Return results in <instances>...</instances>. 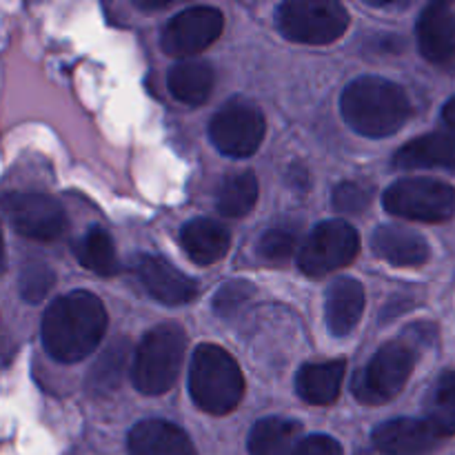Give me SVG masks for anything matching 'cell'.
<instances>
[{
	"instance_id": "6da1fadb",
	"label": "cell",
	"mask_w": 455,
	"mask_h": 455,
	"mask_svg": "<svg viewBox=\"0 0 455 455\" xmlns=\"http://www.w3.org/2000/svg\"><path fill=\"white\" fill-rule=\"evenodd\" d=\"M107 331V311L89 291H71L52 302L43 318V345L58 363L87 358Z\"/></svg>"
},
{
	"instance_id": "7a4b0ae2",
	"label": "cell",
	"mask_w": 455,
	"mask_h": 455,
	"mask_svg": "<svg viewBox=\"0 0 455 455\" xmlns=\"http://www.w3.org/2000/svg\"><path fill=\"white\" fill-rule=\"evenodd\" d=\"M342 116L360 136L387 138L398 132L411 114V105L400 84L378 76L354 80L342 92Z\"/></svg>"
},
{
	"instance_id": "3957f363",
	"label": "cell",
	"mask_w": 455,
	"mask_h": 455,
	"mask_svg": "<svg viewBox=\"0 0 455 455\" xmlns=\"http://www.w3.org/2000/svg\"><path fill=\"white\" fill-rule=\"evenodd\" d=\"M189 391L203 411L225 416L243 400V371L222 347L200 345L191 360Z\"/></svg>"
},
{
	"instance_id": "277c9868",
	"label": "cell",
	"mask_w": 455,
	"mask_h": 455,
	"mask_svg": "<svg viewBox=\"0 0 455 455\" xmlns=\"http://www.w3.org/2000/svg\"><path fill=\"white\" fill-rule=\"evenodd\" d=\"M187 338L176 324H160L142 338L132 367L133 385L140 394H167L180 373Z\"/></svg>"
},
{
	"instance_id": "5b68a950",
	"label": "cell",
	"mask_w": 455,
	"mask_h": 455,
	"mask_svg": "<svg viewBox=\"0 0 455 455\" xmlns=\"http://www.w3.org/2000/svg\"><path fill=\"white\" fill-rule=\"evenodd\" d=\"M275 20L293 43L329 44L347 31L349 13L340 0H283Z\"/></svg>"
},
{
	"instance_id": "8992f818",
	"label": "cell",
	"mask_w": 455,
	"mask_h": 455,
	"mask_svg": "<svg viewBox=\"0 0 455 455\" xmlns=\"http://www.w3.org/2000/svg\"><path fill=\"white\" fill-rule=\"evenodd\" d=\"M385 209L407 220L443 222L455 213V189L431 178H404L385 191Z\"/></svg>"
},
{
	"instance_id": "52a82bcc",
	"label": "cell",
	"mask_w": 455,
	"mask_h": 455,
	"mask_svg": "<svg viewBox=\"0 0 455 455\" xmlns=\"http://www.w3.org/2000/svg\"><path fill=\"white\" fill-rule=\"evenodd\" d=\"M358 231L345 220H327L320 222L311 231L309 238L302 243L298 262L307 275L320 278V275H327L349 265L358 256Z\"/></svg>"
},
{
	"instance_id": "ba28073f",
	"label": "cell",
	"mask_w": 455,
	"mask_h": 455,
	"mask_svg": "<svg viewBox=\"0 0 455 455\" xmlns=\"http://www.w3.org/2000/svg\"><path fill=\"white\" fill-rule=\"evenodd\" d=\"M413 371V351L404 342L380 347L355 382V395L364 404H382L400 394Z\"/></svg>"
},
{
	"instance_id": "9c48e42d",
	"label": "cell",
	"mask_w": 455,
	"mask_h": 455,
	"mask_svg": "<svg viewBox=\"0 0 455 455\" xmlns=\"http://www.w3.org/2000/svg\"><path fill=\"white\" fill-rule=\"evenodd\" d=\"M265 116L251 102H227L212 118L209 136L218 151L231 158H247L265 138Z\"/></svg>"
},
{
	"instance_id": "30bf717a",
	"label": "cell",
	"mask_w": 455,
	"mask_h": 455,
	"mask_svg": "<svg viewBox=\"0 0 455 455\" xmlns=\"http://www.w3.org/2000/svg\"><path fill=\"white\" fill-rule=\"evenodd\" d=\"M0 207L13 229L25 238L49 243L65 231V212L44 194H7L0 198Z\"/></svg>"
},
{
	"instance_id": "8fae6325",
	"label": "cell",
	"mask_w": 455,
	"mask_h": 455,
	"mask_svg": "<svg viewBox=\"0 0 455 455\" xmlns=\"http://www.w3.org/2000/svg\"><path fill=\"white\" fill-rule=\"evenodd\" d=\"M225 18L213 7H191L167 22L163 31L164 53L173 58H191L218 40Z\"/></svg>"
},
{
	"instance_id": "7c38bea8",
	"label": "cell",
	"mask_w": 455,
	"mask_h": 455,
	"mask_svg": "<svg viewBox=\"0 0 455 455\" xmlns=\"http://www.w3.org/2000/svg\"><path fill=\"white\" fill-rule=\"evenodd\" d=\"M133 271L140 278L142 287L151 293L158 302L169 307L187 305L198 293V284L169 265L167 260L156 256H138L133 260Z\"/></svg>"
},
{
	"instance_id": "4fadbf2b",
	"label": "cell",
	"mask_w": 455,
	"mask_h": 455,
	"mask_svg": "<svg viewBox=\"0 0 455 455\" xmlns=\"http://www.w3.org/2000/svg\"><path fill=\"white\" fill-rule=\"evenodd\" d=\"M418 44L422 56L435 65L455 60V12L447 0H431L420 13Z\"/></svg>"
},
{
	"instance_id": "5bb4252c",
	"label": "cell",
	"mask_w": 455,
	"mask_h": 455,
	"mask_svg": "<svg viewBox=\"0 0 455 455\" xmlns=\"http://www.w3.org/2000/svg\"><path fill=\"white\" fill-rule=\"evenodd\" d=\"M440 435L427 420L398 418L373 431V444L385 455H422L438 444Z\"/></svg>"
},
{
	"instance_id": "9a60e30c",
	"label": "cell",
	"mask_w": 455,
	"mask_h": 455,
	"mask_svg": "<svg viewBox=\"0 0 455 455\" xmlns=\"http://www.w3.org/2000/svg\"><path fill=\"white\" fill-rule=\"evenodd\" d=\"M129 455H196V449L180 427L145 420L129 434Z\"/></svg>"
},
{
	"instance_id": "2e32d148",
	"label": "cell",
	"mask_w": 455,
	"mask_h": 455,
	"mask_svg": "<svg viewBox=\"0 0 455 455\" xmlns=\"http://www.w3.org/2000/svg\"><path fill=\"white\" fill-rule=\"evenodd\" d=\"M373 251L395 267H420L429 260V244L416 231L400 225H382L373 234Z\"/></svg>"
},
{
	"instance_id": "e0dca14e",
	"label": "cell",
	"mask_w": 455,
	"mask_h": 455,
	"mask_svg": "<svg viewBox=\"0 0 455 455\" xmlns=\"http://www.w3.org/2000/svg\"><path fill=\"white\" fill-rule=\"evenodd\" d=\"M364 309V289L358 280L340 278L331 283L324 298L327 327L333 336L345 338L358 327Z\"/></svg>"
},
{
	"instance_id": "ac0fdd59",
	"label": "cell",
	"mask_w": 455,
	"mask_h": 455,
	"mask_svg": "<svg viewBox=\"0 0 455 455\" xmlns=\"http://www.w3.org/2000/svg\"><path fill=\"white\" fill-rule=\"evenodd\" d=\"M180 244L196 265L207 267L220 260L229 251L231 235L218 222L209 220V218H196L182 227Z\"/></svg>"
},
{
	"instance_id": "d6986e66",
	"label": "cell",
	"mask_w": 455,
	"mask_h": 455,
	"mask_svg": "<svg viewBox=\"0 0 455 455\" xmlns=\"http://www.w3.org/2000/svg\"><path fill=\"white\" fill-rule=\"evenodd\" d=\"M398 169H451L455 167V138L449 133H429L411 140L395 154Z\"/></svg>"
},
{
	"instance_id": "ffe728a7",
	"label": "cell",
	"mask_w": 455,
	"mask_h": 455,
	"mask_svg": "<svg viewBox=\"0 0 455 455\" xmlns=\"http://www.w3.org/2000/svg\"><path fill=\"white\" fill-rule=\"evenodd\" d=\"M342 380H345V363L342 360H331V363H311L298 371L296 389L305 403L324 404L336 403L340 395Z\"/></svg>"
},
{
	"instance_id": "44dd1931",
	"label": "cell",
	"mask_w": 455,
	"mask_h": 455,
	"mask_svg": "<svg viewBox=\"0 0 455 455\" xmlns=\"http://www.w3.org/2000/svg\"><path fill=\"white\" fill-rule=\"evenodd\" d=\"M169 89L185 105H203L213 89V69L194 58L176 62L169 71Z\"/></svg>"
},
{
	"instance_id": "7402d4cb",
	"label": "cell",
	"mask_w": 455,
	"mask_h": 455,
	"mask_svg": "<svg viewBox=\"0 0 455 455\" xmlns=\"http://www.w3.org/2000/svg\"><path fill=\"white\" fill-rule=\"evenodd\" d=\"M302 425L287 418H265L253 425L249 434V453L251 455H287L293 451Z\"/></svg>"
},
{
	"instance_id": "603a6c76",
	"label": "cell",
	"mask_w": 455,
	"mask_h": 455,
	"mask_svg": "<svg viewBox=\"0 0 455 455\" xmlns=\"http://www.w3.org/2000/svg\"><path fill=\"white\" fill-rule=\"evenodd\" d=\"M258 198V180L251 172H240L222 180L216 196V207L222 216H247Z\"/></svg>"
},
{
	"instance_id": "cb8c5ba5",
	"label": "cell",
	"mask_w": 455,
	"mask_h": 455,
	"mask_svg": "<svg viewBox=\"0 0 455 455\" xmlns=\"http://www.w3.org/2000/svg\"><path fill=\"white\" fill-rule=\"evenodd\" d=\"M76 256L83 262V267H87L89 271L98 275H111L118 271V256H116L114 240L100 227H92L80 238L78 247H76Z\"/></svg>"
},
{
	"instance_id": "d4e9b609",
	"label": "cell",
	"mask_w": 455,
	"mask_h": 455,
	"mask_svg": "<svg viewBox=\"0 0 455 455\" xmlns=\"http://www.w3.org/2000/svg\"><path fill=\"white\" fill-rule=\"evenodd\" d=\"M427 422L440 438L455 435V371H447L438 378L431 391Z\"/></svg>"
},
{
	"instance_id": "484cf974",
	"label": "cell",
	"mask_w": 455,
	"mask_h": 455,
	"mask_svg": "<svg viewBox=\"0 0 455 455\" xmlns=\"http://www.w3.org/2000/svg\"><path fill=\"white\" fill-rule=\"evenodd\" d=\"M253 298V287L247 280H231L220 287V291L213 298V309L222 318H235L244 307L251 302Z\"/></svg>"
},
{
	"instance_id": "4316f807",
	"label": "cell",
	"mask_w": 455,
	"mask_h": 455,
	"mask_svg": "<svg viewBox=\"0 0 455 455\" xmlns=\"http://www.w3.org/2000/svg\"><path fill=\"white\" fill-rule=\"evenodd\" d=\"M124 363H127V347L124 345H114L105 355L100 358V363L93 367L92 373V389L98 391H109L118 385L120 373H123Z\"/></svg>"
},
{
	"instance_id": "83f0119b",
	"label": "cell",
	"mask_w": 455,
	"mask_h": 455,
	"mask_svg": "<svg viewBox=\"0 0 455 455\" xmlns=\"http://www.w3.org/2000/svg\"><path fill=\"white\" fill-rule=\"evenodd\" d=\"M53 287V271L44 262H29L20 274V296L31 305L44 300L49 289Z\"/></svg>"
},
{
	"instance_id": "f1b7e54d",
	"label": "cell",
	"mask_w": 455,
	"mask_h": 455,
	"mask_svg": "<svg viewBox=\"0 0 455 455\" xmlns=\"http://www.w3.org/2000/svg\"><path fill=\"white\" fill-rule=\"evenodd\" d=\"M373 189L364 182H340V185L333 189V207L340 213H363L364 209L371 204Z\"/></svg>"
},
{
	"instance_id": "f546056e",
	"label": "cell",
	"mask_w": 455,
	"mask_h": 455,
	"mask_svg": "<svg viewBox=\"0 0 455 455\" xmlns=\"http://www.w3.org/2000/svg\"><path fill=\"white\" fill-rule=\"evenodd\" d=\"M293 251H296V235L283 227L267 231L258 243V256L267 262H274V265L289 260Z\"/></svg>"
},
{
	"instance_id": "4dcf8cb0",
	"label": "cell",
	"mask_w": 455,
	"mask_h": 455,
	"mask_svg": "<svg viewBox=\"0 0 455 455\" xmlns=\"http://www.w3.org/2000/svg\"><path fill=\"white\" fill-rule=\"evenodd\" d=\"M291 455H342V447L331 435H309L296 444Z\"/></svg>"
},
{
	"instance_id": "1f68e13d",
	"label": "cell",
	"mask_w": 455,
	"mask_h": 455,
	"mask_svg": "<svg viewBox=\"0 0 455 455\" xmlns=\"http://www.w3.org/2000/svg\"><path fill=\"white\" fill-rule=\"evenodd\" d=\"M176 3H182V0H133V4L140 9H145V12L164 9V7H169V4H176Z\"/></svg>"
},
{
	"instance_id": "d6a6232c",
	"label": "cell",
	"mask_w": 455,
	"mask_h": 455,
	"mask_svg": "<svg viewBox=\"0 0 455 455\" xmlns=\"http://www.w3.org/2000/svg\"><path fill=\"white\" fill-rule=\"evenodd\" d=\"M443 118H444V123H447V127L451 129V133H453V138H455V96L447 102V107H444Z\"/></svg>"
},
{
	"instance_id": "836d02e7",
	"label": "cell",
	"mask_w": 455,
	"mask_h": 455,
	"mask_svg": "<svg viewBox=\"0 0 455 455\" xmlns=\"http://www.w3.org/2000/svg\"><path fill=\"white\" fill-rule=\"evenodd\" d=\"M367 4H371V7H387V4H394L395 0H364Z\"/></svg>"
},
{
	"instance_id": "e575fe53",
	"label": "cell",
	"mask_w": 455,
	"mask_h": 455,
	"mask_svg": "<svg viewBox=\"0 0 455 455\" xmlns=\"http://www.w3.org/2000/svg\"><path fill=\"white\" fill-rule=\"evenodd\" d=\"M4 269V243H3V231H0V274Z\"/></svg>"
}]
</instances>
